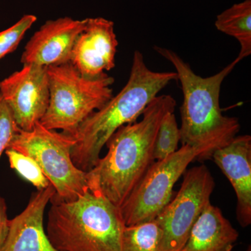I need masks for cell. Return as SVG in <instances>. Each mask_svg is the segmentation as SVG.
<instances>
[{"label": "cell", "mask_w": 251, "mask_h": 251, "mask_svg": "<svg viewBox=\"0 0 251 251\" xmlns=\"http://www.w3.org/2000/svg\"><path fill=\"white\" fill-rule=\"evenodd\" d=\"M176 102L171 95L156 96L140 122L120 127L107 142L108 152L87 173L89 189L120 208L155 162V140L160 124Z\"/></svg>", "instance_id": "1"}, {"label": "cell", "mask_w": 251, "mask_h": 251, "mask_svg": "<svg viewBox=\"0 0 251 251\" xmlns=\"http://www.w3.org/2000/svg\"><path fill=\"white\" fill-rule=\"evenodd\" d=\"M153 49L174 66L181 83L184 98L180 108V141L199 151L197 160L211 158L216 150L230 143L240 130L238 118L224 116L220 107L221 85L237 61L234 59L215 75L202 77L172 50L159 46Z\"/></svg>", "instance_id": "2"}, {"label": "cell", "mask_w": 251, "mask_h": 251, "mask_svg": "<svg viewBox=\"0 0 251 251\" xmlns=\"http://www.w3.org/2000/svg\"><path fill=\"white\" fill-rule=\"evenodd\" d=\"M175 80H177L176 72L150 70L143 54L135 50L129 78L125 87L71 135L74 140L72 149L74 165L85 173L91 171L110 137L120 127L136 122L149 103Z\"/></svg>", "instance_id": "3"}, {"label": "cell", "mask_w": 251, "mask_h": 251, "mask_svg": "<svg viewBox=\"0 0 251 251\" xmlns=\"http://www.w3.org/2000/svg\"><path fill=\"white\" fill-rule=\"evenodd\" d=\"M46 232L59 251H122L126 227L120 208L90 189L74 201L54 197Z\"/></svg>", "instance_id": "4"}, {"label": "cell", "mask_w": 251, "mask_h": 251, "mask_svg": "<svg viewBox=\"0 0 251 251\" xmlns=\"http://www.w3.org/2000/svg\"><path fill=\"white\" fill-rule=\"evenodd\" d=\"M49 108L40 123L51 130L72 135L86 119L113 97V77L107 74L82 75L70 62L48 67Z\"/></svg>", "instance_id": "5"}, {"label": "cell", "mask_w": 251, "mask_h": 251, "mask_svg": "<svg viewBox=\"0 0 251 251\" xmlns=\"http://www.w3.org/2000/svg\"><path fill=\"white\" fill-rule=\"evenodd\" d=\"M74 140L71 135L49 129L40 122L29 131L21 130L9 148L32 157L55 190L54 197L74 201L89 190L87 173L72 158Z\"/></svg>", "instance_id": "6"}, {"label": "cell", "mask_w": 251, "mask_h": 251, "mask_svg": "<svg viewBox=\"0 0 251 251\" xmlns=\"http://www.w3.org/2000/svg\"><path fill=\"white\" fill-rule=\"evenodd\" d=\"M200 153L188 145L155 161L120 208L126 226L154 221L173 198V187Z\"/></svg>", "instance_id": "7"}, {"label": "cell", "mask_w": 251, "mask_h": 251, "mask_svg": "<svg viewBox=\"0 0 251 251\" xmlns=\"http://www.w3.org/2000/svg\"><path fill=\"white\" fill-rule=\"evenodd\" d=\"M182 184L174 199L157 216L161 230L159 251H180L191 229L210 202L215 181L205 165L184 172Z\"/></svg>", "instance_id": "8"}, {"label": "cell", "mask_w": 251, "mask_h": 251, "mask_svg": "<svg viewBox=\"0 0 251 251\" xmlns=\"http://www.w3.org/2000/svg\"><path fill=\"white\" fill-rule=\"evenodd\" d=\"M0 95L9 107L18 126L29 131L49 108L48 67L26 64L0 82Z\"/></svg>", "instance_id": "9"}, {"label": "cell", "mask_w": 251, "mask_h": 251, "mask_svg": "<svg viewBox=\"0 0 251 251\" xmlns=\"http://www.w3.org/2000/svg\"><path fill=\"white\" fill-rule=\"evenodd\" d=\"M86 23L87 18L69 17L46 21L26 44L21 63L49 67L70 62L74 44Z\"/></svg>", "instance_id": "10"}, {"label": "cell", "mask_w": 251, "mask_h": 251, "mask_svg": "<svg viewBox=\"0 0 251 251\" xmlns=\"http://www.w3.org/2000/svg\"><path fill=\"white\" fill-rule=\"evenodd\" d=\"M117 46L112 21L100 17L87 18L85 29L74 44L70 62L82 75L100 76L115 67Z\"/></svg>", "instance_id": "11"}, {"label": "cell", "mask_w": 251, "mask_h": 251, "mask_svg": "<svg viewBox=\"0 0 251 251\" xmlns=\"http://www.w3.org/2000/svg\"><path fill=\"white\" fill-rule=\"evenodd\" d=\"M232 184L237 196L236 216L239 225L251 224V137L237 135L211 156Z\"/></svg>", "instance_id": "12"}, {"label": "cell", "mask_w": 251, "mask_h": 251, "mask_svg": "<svg viewBox=\"0 0 251 251\" xmlns=\"http://www.w3.org/2000/svg\"><path fill=\"white\" fill-rule=\"evenodd\" d=\"M55 194L52 184L31 196L25 209L10 220L9 230L2 251H59L44 228V212Z\"/></svg>", "instance_id": "13"}, {"label": "cell", "mask_w": 251, "mask_h": 251, "mask_svg": "<svg viewBox=\"0 0 251 251\" xmlns=\"http://www.w3.org/2000/svg\"><path fill=\"white\" fill-rule=\"evenodd\" d=\"M239 232L217 206L208 204L180 251H232Z\"/></svg>", "instance_id": "14"}, {"label": "cell", "mask_w": 251, "mask_h": 251, "mask_svg": "<svg viewBox=\"0 0 251 251\" xmlns=\"http://www.w3.org/2000/svg\"><path fill=\"white\" fill-rule=\"evenodd\" d=\"M218 30L232 36L240 44L236 60L238 63L251 54V0L232 5L218 15L215 21Z\"/></svg>", "instance_id": "15"}, {"label": "cell", "mask_w": 251, "mask_h": 251, "mask_svg": "<svg viewBox=\"0 0 251 251\" xmlns=\"http://www.w3.org/2000/svg\"><path fill=\"white\" fill-rule=\"evenodd\" d=\"M161 230L156 221L126 226L122 251H159Z\"/></svg>", "instance_id": "16"}, {"label": "cell", "mask_w": 251, "mask_h": 251, "mask_svg": "<svg viewBox=\"0 0 251 251\" xmlns=\"http://www.w3.org/2000/svg\"><path fill=\"white\" fill-rule=\"evenodd\" d=\"M174 112H168L160 124L153 150L155 161L163 159L178 150L181 135Z\"/></svg>", "instance_id": "17"}, {"label": "cell", "mask_w": 251, "mask_h": 251, "mask_svg": "<svg viewBox=\"0 0 251 251\" xmlns=\"http://www.w3.org/2000/svg\"><path fill=\"white\" fill-rule=\"evenodd\" d=\"M5 153L9 158L11 168L17 172L23 179L35 186L38 191L44 189L50 184L41 171L40 166L32 157L23 154L11 148H8Z\"/></svg>", "instance_id": "18"}, {"label": "cell", "mask_w": 251, "mask_h": 251, "mask_svg": "<svg viewBox=\"0 0 251 251\" xmlns=\"http://www.w3.org/2000/svg\"><path fill=\"white\" fill-rule=\"evenodd\" d=\"M34 15H25L16 24L0 32V59L17 49L28 29L36 22Z\"/></svg>", "instance_id": "19"}, {"label": "cell", "mask_w": 251, "mask_h": 251, "mask_svg": "<svg viewBox=\"0 0 251 251\" xmlns=\"http://www.w3.org/2000/svg\"><path fill=\"white\" fill-rule=\"evenodd\" d=\"M20 130L12 112L0 95V158Z\"/></svg>", "instance_id": "20"}, {"label": "cell", "mask_w": 251, "mask_h": 251, "mask_svg": "<svg viewBox=\"0 0 251 251\" xmlns=\"http://www.w3.org/2000/svg\"><path fill=\"white\" fill-rule=\"evenodd\" d=\"M9 222L6 202L4 198L0 196V251H3L9 233Z\"/></svg>", "instance_id": "21"}, {"label": "cell", "mask_w": 251, "mask_h": 251, "mask_svg": "<svg viewBox=\"0 0 251 251\" xmlns=\"http://www.w3.org/2000/svg\"><path fill=\"white\" fill-rule=\"evenodd\" d=\"M251 251V246H249V247L247 248V251Z\"/></svg>", "instance_id": "22"}]
</instances>
